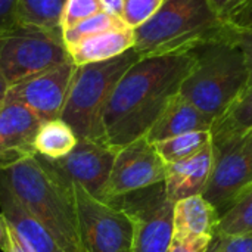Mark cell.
<instances>
[{
  "instance_id": "cell-28",
  "label": "cell",
  "mask_w": 252,
  "mask_h": 252,
  "mask_svg": "<svg viewBox=\"0 0 252 252\" xmlns=\"http://www.w3.org/2000/svg\"><path fill=\"white\" fill-rule=\"evenodd\" d=\"M230 40L239 47L248 68V89L252 87V28H233L230 25Z\"/></svg>"
},
{
  "instance_id": "cell-15",
  "label": "cell",
  "mask_w": 252,
  "mask_h": 252,
  "mask_svg": "<svg viewBox=\"0 0 252 252\" xmlns=\"http://www.w3.org/2000/svg\"><path fill=\"white\" fill-rule=\"evenodd\" d=\"M214 120L177 93L146 133L151 143H158L192 131H211Z\"/></svg>"
},
{
  "instance_id": "cell-4",
  "label": "cell",
  "mask_w": 252,
  "mask_h": 252,
  "mask_svg": "<svg viewBox=\"0 0 252 252\" xmlns=\"http://www.w3.org/2000/svg\"><path fill=\"white\" fill-rule=\"evenodd\" d=\"M196 61L180 94L211 117L221 118L248 89V68L239 47L227 37L193 50Z\"/></svg>"
},
{
  "instance_id": "cell-30",
  "label": "cell",
  "mask_w": 252,
  "mask_h": 252,
  "mask_svg": "<svg viewBox=\"0 0 252 252\" xmlns=\"http://www.w3.org/2000/svg\"><path fill=\"white\" fill-rule=\"evenodd\" d=\"M233 28H252V0H245L227 19Z\"/></svg>"
},
{
  "instance_id": "cell-27",
  "label": "cell",
  "mask_w": 252,
  "mask_h": 252,
  "mask_svg": "<svg viewBox=\"0 0 252 252\" xmlns=\"http://www.w3.org/2000/svg\"><path fill=\"white\" fill-rule=\"evenodd\" d=\"M207 252H252V235L214 236Z\"/></svg>"
},
{
  "instance_id": "cell-9",
  "label": "cell",
  "mask_w": 252,
  "mask_h": 252,
  "mask_svg": "<svg viewBox=\"0 0 252 252\" xmlns=\"http://www.w3.org/2000/svg\"><path fill=\"white\" fill-rule=\"evenodd\" d=\"M109 204L127 213L134 223L133 252H167L173 239V207L164 182L123 196Z\"/></svg>"
},
{
  "instance_id": "cell-20",
  "label": "cell",
  "mask_w": 252,
  "mask_h": 252,
  "mask_svg": "<svg viewBox=\"0 0 252 252\" xmlns=\"http://www.w3.org/2000/svg\"><path fill=\"white\" fill-rule=\"evenodd\" d=\"M252 235V186L238 195L220 214L216 236Z\"/></svg>"
},
{
  "instance_id": "cell-25",
  "label": "cell",
  "mask_w": 252,
  "mask_h": 252,
  "mask_svg": "<svg viewBox=\"0 0 252 252\" xmlns=\"http://www.w3.org/2000/svg\"><path fill=\"white\" fill-rule=\"evenodd\" d=\"M102 10L100 0H66L61 19L62 32Z\"/></svg>"
},
{
  "instance_id": "cell-18",
  "label": "cell",
  "mask_w": 252,
  "mask_h": 252,
  "mask_svg": "<svg viewBox=\"0 0 252 252\" xmlns=\"http://www.w3.org/2000/svg\"><path fill=\"white\" fill-rule=\"evenodd\" d=\"M134 32L128 25L115 27L92 35L69 47V58L74 65H86L112 59L133 49Z\"/></svg>"
},
{
  "instance_id": "cell-11",
  "label": "cell",
  "mask_w": 252,
  "mask_h": 252,
  "mask_svg": "<svg viewBox=\"0 0 252 252\" xmlns=\"http://www.w3.org/2000/svg\"><path fill=\"white\" fill-rule=\"evenodd\" d=\"M165 162L145 136L118 148L103 193V202L165 180Z\"/></svg>"
},
{
  "instance_id": "cell-14",
  "label": "cell",
  "mask_w": 252,
  "mask_h": 252,
  "mask_svg": "<svg viewBox=\"0 0 252 252\" xmlns=\"http://www.w3.org/2000/svg\"><path fill=\"white\" fill-rule=\"evenodd\" d=\"M213 145L208 143L202 151L190 158L165 165V195L176 204L182 199L202 195L213 171Z\"/></svg>"
},
{
  "instance_id": "cell-17",
  "label": "cell",
  "mask_w": 252,
  "mask_h": 252,
  "mask_svg": "<svg viewBox=\"0 0 252 252\" xmlns=\"http://www.w3.org/2000/svg\"><path fill=\"white\" fill-rule=\"evenodd\" d=\"M0 208L9 226L32 252H66L58 245L53 236L35 219H32L22 208V205L13 198V195L1 183H0Z\"/></svg>"
},
{
  "instance_id": "cell-21",
  "label": "cell",
  "mask_w": 252,
  "mask_h": 252,
  "mask_svg": "<svg viewBox=\"0 0 252 252\" xmlns=\"http://www.w3.org/2000/svg\"><path fill=\"white\" fill-rule=\"evenodd\" d=\"M65 3L66 0H18L16 21L47 30H61Z\"/></svg>"
},
{
  "instance_id": "cell-5",
  "label": "cell",
  "mask_w": 252,
  "mask_h": 252,
  "mask_svg": "<svg viewBox=\"0 0 252 252\" xmlns=\"http://www.w3.org/2000/svg\"><path fill=\"white\" fill-rule=\"evenodd\" d=\"M140 59L134 49L108 61L77 66L61 114L78 139H103L102 118L108 100L127 69Z\"/></svg>"
},
{
  "instance_id": "cell-1",
  "label": "cell",
  "mask_w": 252,
  "mask_h": 252,
  "mask_svg": "<svg viewBox=\"0 0 252 252\" xmlns=\"http://www.w3.org/2000/svg\"><path fill=\"white\" fill-rule=\"evenodd\" d=\"M193 52L140 58L115 86L103 112V139L114 148L146 136L195 65Z\"/></svg>"
},
{
  "instance_id": "cell-23",
  "label": "cell",
  "mask_w": 252,
  "mask_h": 252,
  "mask_svg": "<svg viewBox=\"0 0 252 252\" xmlns=\"http://www.w3.org/2000/svg\"><path fill=\"white\" fill-rule=\"evenodd\" d=\"M252 128V87L229 108V111L214 121L211 134H236Z\"/></svg>"
},
{
  "instance_id": "cell-22",
  "label": "cell",
  "mask_w": 252,
  "mask_h": 252,
  "mask_svg": "<svg viewBox=\"0 0 252 252\" xmlns=\"http://www.w3.org/2000/svg\"><path fill=\"white\" fill-rule=\"evenodd\" d=\"M211 143V131H192L155 143V148L165 164H173L193 157Z\"/></svg>"
},
{
  "instance_id": "cell-26",
  "label": "cell",
  "mask_w": 252,
  "mask_h": 252,
  "mask_svg": "<svg viewBox=\"0 0 252 252\" xmlns=\"http://www.w3.org/2000/svg\"><path fill=\"white\" fill-rule=\"evenodd\" d=\"M162 3L164 0H124L123 21L134 30L151 19Z\"/></svg>"
},
{
  "instance_id": "cell-33",
  "label": "cell",
  "mask_w": 252,
  "mask_h": 252,
  "mask_svg": "<svg viewBox=\"0 0 252 252\" xmlns=\"http://www.w3.org/2000/svg\"><path fill=\"white\" fill-rule=\"evenodd\" d=\"M4 252H32L15 233V230L9 226V245Z\"/></svg>"
},
{
  "instance_id": "cell-24",
  "label": "cell",
  "mask_w": 252,
  "mask_h": 252,
  "mask_svg": "<svg viewBox=\"0 0 252 252\" xmlns=\"http://www.w3.org/2000/svg\"><path fill=\"white\" fill-rule=\"evenodd\" d=\"M121 25H127V24L121 18L114 16V15L102 10V12L78 22L72 28L63 31L62 37H63L66 49H69V47L75 46L77 43H80V41H83L92 35H96L102 31H106V30H111L115 27H121Z\"/></svg>"
},
{
  "instance_id": "cell-29",
  "label": "cell",
  "mask_w": 252,
  "mask_h": 252,
  "mask_svg": "<svg viewBox=\"0 0 252 252\" xmlns=\"http://www.w3.org/2000/svg\"><path fill=\"white\" fill-rule=\"evenodd\" d=\"M211 242L213 238H173L167 252H207Z\"/></svg>"
},
{
  "instance_id": "cell-35",
  "label": "cell",
  "mask_w": 252,
  "mask_h": 252,
  "mask_svg": "<svg viewBox=\"0 0 252 252\" xmlns=\"http://www.w3.org/2000/svg\"><path fill=\"white\" fill-rule=\"evenodd\" d=\"M9 245V223L0 211V250L4 252Z\"/></svg>"
},
{
  "instance_id": "cell-7",
  "label": "cell",
  "mask_w": 252,
  "mask_h": 252,
  "mask_svg": "<svg viewBox=\"0 0 252 252\" xmlns=\"http://www.w3.org/2000/svg\"><path fill=\"white\" fill-rule=\"evenodd\" d=\"M78 238L83 252H133L134 223L118 207L72 185Z\"/></svg>"
},
{
  "instance_id": "cell-32",
  "label": "cell",
  "mask_w": 252,
  "mask_h": 252,
  "mask_svg": "<svg viewBox=\"0 0 252 252\" xmlns=\"http://www.w3.org/2000/svg\"><path fill=\"white\" fill-rule=\"evenodd\" d=\"M214 12L227 22V19L233 15V12L245 1V0H207Z\"/></svg>"
},
{
  "instance_id": "cell-10",
  "label": "cell",
  "mask_w": 252,
  "mask_h": 252,
  "mask_svg": "<svg viewBox=\"0 0 252 252\" xmlns=\"http://www.w3.org/2000/svg\"><path fill=\"white\" fill-rule=\"evenodd\" d=\"M118 148L106 142L78 139L75 148L63 158L40 161L66 185H80L92 196L103 199Z\"/></svg>"
},
{
  "instance_id": "cell-36",
  "label": "cell",
  "mask_w": 252,
  "mask_h": 252,
  "mask_svg": "<svg viewBox=\"0 0 252 252\" xmlns=\"http://www.w3.org/2000/svg\"><path fill=\"white\" fill-rule=\"evenodd\" d=\"M9 83H7V80L4 78V75L1 74V71H0V106L6 102V99H7V92H9Z\"/></svg>"
},
{
  "instance_id": "cell-8",
  "label": "cell",
  "mask_w": 252,
  "mask_h": 252,
  "mask_svg": "<svg viewBox=\"0 0 252 252\" xmlns=\"http://www.w3.org/2000/svg\"><path fill=\"white\" fill-rule=\"evenodd\" d=\"M213 171L202 196L219 217L232 201L252 186V128L236 134H211Z\"/></svg>"
},
{
  "instance_id": "cell-34",
  "label": "cell",
  "mask_w": 252,
  "mask_h": 252,
  "mask_svg": "<svg viewBox=\"0 0 252 252\" xmlns=\"http://www.w3.org/2000/svg\"><path fill=\"white\" fill-rule=\"evenodd\" d=\"M102 7L105 12L118 16L123 19V7H124V0H100Z\"/></svg>"
},
{
  "instance_id": "cell-2",
  "label": "cell",
  "mask_w": 252,
  "mask_h": 252,
  "mask_svg": "<svg viewBox=\"0 0 252 252\" xmlns=\"http://www.w3.org/2000/svg\"><path fill=\"white\" fill-rule=\"evenodd\" d=\"M0 183L66 252H83L72 185L53 174L37 157L28 155L0 167Z\"/></svg>"
},
{
  "instance_id": "cell-12",
  "label": "cell",
  "mask_w": 252,
  "mask_h": 252,
  "mask_svg": "<svg viewBox=\"0 0 252 252\" xmlns=\"http://www.w3.org/2000/svg\"><path fill=\"white\" fill-rule=\"evenodd\" d=\"M75 69L77 65L69 61L25 78L9 87L7 100L27 106L41 121L59 118Z\"/></svg>"
},
{
  "instance_id": "cell-6",
  "label": "cell",
  "mask_w": 252,
  "mask_h": 252,
  "mask_svg": "<svg viewBox=\"0 0 252 252\" xmlns=\"http://www.w3.org/2000/svg\"><path fill=\"white\" fill-rule=\"evenodd\" d=\"M69 61L61 30L16 24L0 32V71L9 86Z\"/></svg>"
},
{
  "instance_id": "cell-19",
  "label": "cell",
  "mask_w": 252,
  "mask_h": 252,
  "mask_svg": "<svg viewBox=\"0 0 252 252\" xmlns=\"http://www.w3.org/2000/svg\"><path fill=\"white\" fill-rule=\"evenodd\" d=\"M78 137L74 130L61 118L43 121L35 140V154L47 159H59L66 157L77 145Z\"/></svg>"
},
{
  "instance_id": "cell-31",
  "label": "cell",
  "mask_w": 252,
  "mask_h": 252,
  "mask_svg": "<svg viewBox=\"0 0 252 252\" xmlns=\"http://www.w3.org/2000/svg\"><path fill=\"white\" fill-rule=\"evenodd\" d=\"M16 10L18 0H0V32L18 24Z\"/></svg>"
},
{
  "instance_id": "cell-3",
  "label": "cell",
  "mask_w": 252,
  "mask_h": 252,
  "mask_svg": "<svg viewBox=\"0 0 252 252\" xmlns=\"http://www.w3.org/2000/svg\"><path fill=\"white\" fill-rule=\"evenodd\" d=\"M230 25L207 0H164L158 12L134 28L133 49L140 58L179 55L227 37Z\"/></svg>"
},
{
  "instance_id": "cell-13",
  "label": "cell",
  "mask_w": 252,
  "mask_h": 252,
  "mask_svg": "<svg viewBox=\"0 0 252 252\" xmlns=\"http://www.w3.org/2000/svg\"><path fill=\"white\" fill-rule=\"evenodd\" d=\"M41 120L27 106L7 100L0 106V167L34 155Z\"/></svg>"
},
{
  "instance_id": "cell-16",
  "label": "cell",
  "mask_w": 252,
  "mask_h": 252,
  "mask_svg": "<svg viewBox=\"0 0 252 252\" xmlns=\"http://www.w3.org/2000/svg\"><path fill=\"white\" fill-rule=\"evenodd\" d=\"M219 213L202 195L182 199L173 207V238H214Z\"/></svg>"
}]
</instances>
